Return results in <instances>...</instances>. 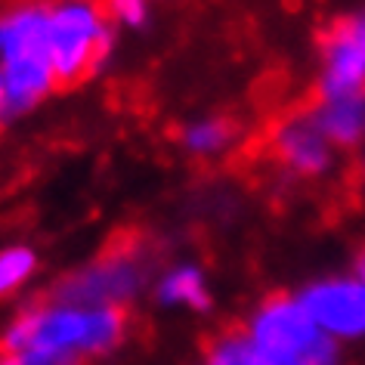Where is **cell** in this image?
Listing matches in <instances>:
<instances>
[{"label": "cell", "instance_id": "cell-1", "mask_svg": "<svg viewBox=\"0 0 365 365\" xmlns=\"http://www.w3.org/2000/svg\"><path fill=\"white\" fill-rule=\"evenodd\" d=\"M127 337L124 309L78 307L38 297L0 328V353L13 365H93Z\"/></svg>", "mask_w": 365, "mask_h": 365}, {"label": "cell", "instance_id": "cell-2", "mask_svg": "<svg viewBox=\"0 0 365 365\" xmlns=\"http://www.w3.org/2000/svg\"><path fill=\"white\" fill-rule=\"evenodd\" d=\"M0 81L6 118L29 115L59 90L50 59L47 0H10L0 6Z\"/></svg>", "mask_w": 365, "mask_h": 365}, {"label": "cell", "instance_id": "cell-3", "mask_svg": "<svg viewBox=\"0 0 365 365\" xmlns=\"http://www.w3.org/2000/svg\"><path fill=\"white\" fill-rule=\"evenodd\" d=\"M155 254L145 245H115L99 257L68 269L50 285L47 297L78 307L124 309L133 307L155 279Z\"/></svg>", "mask_w": 365, "mask_h": 365}, {"label": "cell", "instance_id": "cell-4", "mask_svg": "<svg viewBox=\"0 0 365 365\" xmlns=\"http://www.w3.org/2000/svg\"><path fill=\"white\" fill-rule=\"evenodd\" d=\"M47 34L59 87H75L103 71L115 50L106 0H47Z\"/></svg>", "mask_w": 365, "mask_h": 365}, {"label": "cell", "instance_id": "cell-5", "mask_svg": "<svg viewBox=\"0 0 365 365\" xmlns=\"http://www.w3.org/2000/svg\"><path fill=\"white\" fill-rule=\"evenodd\" d=\"M267 365H337V346L316 328L297 297H269L245 328Z\"/></svg>", "mask_w": 365, "mask_h": 365}, {"label": "cell", "instance_id": "cell-6", "mask_svg": "<svg viewBox=\"0 0 365 365\" xmlns=\"http://www.w3.org/2000/svg\"><path fill=\"white\" fill-rule=\"evenodd\" d=\"M300 307L309 313L322 334L334 337H359L365 334V279L362 276H337L319 279L297 294Z\"/></svg>", "mask_w": 365, "mask_h": 365}, {"label": "cell", "instance_id": "cell-7", "mask_svg": "<svg viewBox=\"0 0 365 365\" xmlns=\"http://www.w3.org/2000/svg\"><path fill=\"white\" fill-rule=\"evenodd\" d=\"M344 93H365V10L337 19L322 41L319 96Z\"/></svg>", "mask_w": 365, "mask_h": 365}, {"label": "cell", "instance_id": "cell-8", "mask_svg": "<svg viewBox=\"0 0 365 365\" xmlns=\"http://www.w3.org/2000/svg\"><path fill=\"white\" fill-rule=\"evenodd\" d=\"M272 155L288 173L304 180L322 177L334 164V145L325 140L309 112L288 115L272 127Z\"/></svg>", "mask_w": 365, "mask_h": 365}, {"label": "cell", "instance_id": "cell-9", "mask_svg": "<svg viewBox=\"0 0 365 365\" xmlns=\"http://www.w3.org/2000/svg\"><path fill=\"white\" fill-rule=\"evenodd\" d=\"M149 291L155 304L164 309H192V313L211 309V285H207L205 269L192 260H177L161 267L155 272Z\"/></svg>", "mask_w": 365, "mask_h": 365}, {"label": "cell", "instance_id": "cell-10", "mask_svg": "<svg viewBox=\"0 0 365 365\" xmlns=\"http://www.w3.org/2000/svg\"><path fill=\"white\" fill-rule=\"evenodd\" d=\"M309 115L334 149H353L365 143V93L319 96Z\"/></svg>", "mask_w": 365, "mask_h": 365}, {"label": "cell", "instance_id": "cell-11", "mask_svg": "<svg viewBox=\"0 0 365 365\" xmlns=\"http://www.w3.org/2000/svg\"><path fill=\"white\" fill-rule=\"evenodd\" d=\"M235 143V124L220 115H205L195 121H186L180 130V145L192 158H220Z\"/></svg>", "mask_w": 365, "mask_h": 365}, {"label": "cell", "instance_id": "cell-12", "mask_svg": "<svg viewBox=\"0 0 365 365\" xmlns=\"http://www.w3.org/2000/svg\"><path fill=\"white\" fill-rule=\"evenodd\" d=\"M41 269V257L31 245L13 242L0 248V300L19 294L31 285V279Z\"/></svg>", "mask_w": 365, "mask_h": 365}, {"label": "cell", "instance_id": "cell-13", "mask_svg": "<svg viewBox=\"0 0 365 365\" xmlns=\"http://www.w3.org/2000/svg\"><path fill=\"white\" fill-rule=\"evenodd\" d=\"M207 365H267L245 331H226L207 346Z\"/></svg>", "mask_w": 365, "mask_h": 365}, {"label": "cell", "instance_id": "cell-14", "mask_svg": "<svg viewBox=\"0 0 365 365\" xmlns=\"http://www.w3.org/2000/svg\"><path fill=\"white\" fill-rule=\"evenodd\" d=\"M6 118V99H4V81H0V121Z\"/></svg>", "mask_w": 365, "mask_h": 365}, {"label": "cell", "instance_id": "cell-15", "mask_svg": "<svg viewBox=\"0 0 365 365\" xmlns=\"http://www.w3.org/2000/svg\"><path fill=\"white\" fill-rule=\"evenodd\" d=\"M0 365H13V362H10V356H4V353H0Z\"/></svg>", "mask_w": 365, "mask_h": 365}, {"label": "cell", "instance_id": "cell-16", "mask_svg": "<svg viewBox=\"0 0 365 365\" xmlns=\"http://www.w3.org/2000/svg\"><path fill=\"white\" fill-rule=\"evenodd\" d=\"M359 276L365 279V254H362V263H359Z\"/></svg>", "mask_w": 365, "mask_h": 365}, {"label": "cell", "instance_id": "cell-17", "mask_svg": "<svg viewBox=\"0 0 365 365\" xmlns=\"http://www.w3.org/2000/svg\"><path fill=\"white\" fill-rule=\"evenodd\" d=\"M362 173H365V152H362Z\"/></svg>", "mask_w": 365, "mask_h": 365}]
</instances>
